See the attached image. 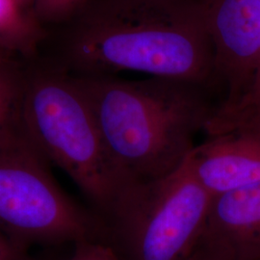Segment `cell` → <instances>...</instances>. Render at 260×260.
<instances>
[{
  "mask_svg": "<svg viewBox=\"0 0 260 260\" xmlns=\"http://www.w3.org/2000/svg\"><path fill=\"white\" fill-rule=\"evenodd\" d=\"M207 25L214 49L215 86L224 90L216 117L237 108L260 66V0H211Z\"/></svg>",
  "mask_w": 260,
  "mask_h": 260,
  "instance_id": "6",
  "label": "cell"
},
{
  "mask_svg": "<svg viewBox=\"0 0 260 260\" xmlns=\"http://www.w3.org/2000/svg\"><path fill=\"white\" fill-rule=\"evenodd\" d=\"M187 260H226L218 254L216 251H212L204 245H199L193 254Z\"/></svg>",
  "mask_w": 260,
  "mask_h": 260,
  "instance_id": "16",
  "label": "cell"
},
{
  "mask_svg": "<svg viewBox=\"0 0 260 260\" xmlns=\"http://www.w3.org/2000/svg\"><path fill=\"white\" fill-rule=\"evenodd\" d=\"M240 130L260 140V103L222 121L212 122L206 129L209 135Z\"/></svg>",
  "mask_w": 260,
  "mask_h": 260,
  "instance_id": "12",
  "label": "cell"
},
{
  "mask_svg": "<svg viewBox=\"0 0 260 260\" xmlns=\"http://www.w3.org/2000/svg\"><path fill=\"white\" fill-rule=\"evenodd\" d=\"M260 103V66L259 69H258V72L255 75V78H254V81L252 84V87H251V91L249 94L246 96V99L242 102L241 104L235 108L233 112H231L230 114L223 116V117H218V118H214V121H222L224 120L226 118H230L233 115L239 113V112L243 111V110H246L248 108H251L254 105H257Z\"/></svg>",
  "mask_w": 260,
  "mask_h": 260,
  "instance_id": "15",
  "label": "cell"
},
{
  "mask_svg": "<svg viewBox=\"0 0 260 260\" xmlns=\"http://www.w3.org/2000/svg\"><path fill=\"white\" fill-rule=\"evenodd\" d=\"M226 260H260V181L215 198L200 242Z\"/></svg>",
  "mask_w": 260,
  "mask_h": 260,
  "instance_id": "8",
  "label": "cell"
},
{
  "mask_svg": "<svg viewBox=\"0 0 260 260\" xmlns=\"http://www.w3.org/2000/svg\"><path fill=\"white\" fill-rule=\"evenodd\" d=\"M197 1H201L203 3H205V4H208V3L211 2V0H197Z\"/></svg>",
  "mask_w": 260,
  "mask_h": 260,
  "instance_id": "18",
  "label": "cell"
},
{
  "mask_svg": "<svg viewBox=\"0 0 260 260\" xmlns=\"http://www.w3.org/2000/svg\"><path fill=\"white\" fill-rule=\"evenodd\" d=\"M207 4L90 0L70 19L66 59L76 75L136 72L216 89Z\"/></svg>",
  "mask_w": 260,
  "mask_h": 260,
  "instance_id": "1",
  "label": "cell"
},
{
  "mask_svg": "<svg viewBox=\"0 0 260 260\" xmlns=\"http://www.w3.org/2000/svg\"><path fill=\"white\" fill-rule=\"evenodd\" d=\"M7 53H8V52H7L6 50H4L2 47H0V64H2V63H6V62H9Z\"/></svg>",
  "mask_w": 260,
  "mask_h": 260,
  "instance_id": "17",
  "label": "cell"
},
{
  "mask_svg": "<svg viewBox=\"0 0 260 260\" xmlns=\"http://www.w3.org/2000/svg\"><path fill=\"white\" fill-rule=\"evenodd\" d=\"M19 117L0 130V232L29 247L106 240V225L56 182Z\"/></svg>",
  "mask_w": 260,
  "mask_h": 260,
  "instance_id": "4",
  "label": "cell"
},
{
  "mask_svg": "<svg viewBox=\"0 0 260 260\" xmlns=\"http://www.w3.org/2000/svg\"><path fill=\"white\" fill-rule=\"evenodd\" d=\"M42 37L41 22L27 0H0V47L28 55Z\"/></svg>",
  "mask_w": 260,
  "mask_h": 260,
  "instance_id": "9",
  "label": "cell"
},
{
  "mask_svg": "<svg viewBox=\"0 0 260 260\" xmlns=\"http://www.w3.org/2000/svg\"><path fill=\"white\" fill-rule=\"evenodd\" d=\"M24 79L10 62L0 64V130L19 117Z\"/></svg>",
  "mask_w": 260,
  "mask_h": 260,
  "instance_id": "10",
  "label": "cell"
},
{
  "mask_svg": "<svg viewBox=\"0 0 260 260\" xmlns=\"http://www.w3.org/2000/svg\"><path fill=\"white\" fill-rule=\"evenodd\" d=\"M19 123L38 150L74 180L105 221L127 184L108 157L93 112L73 76L39 73L25 77Z\"/></svg>",
  "mask_w": 260,
  "mask_h": 260,
  "instance_id": "3",
  "label": "cell"
},
{
  "mask_svg": "<svg viewBox=\"0 0 260 260\" xmlns=\"http://www.w3.org/2000/svg\"><path fill=\"white\" fill-rule=\"evenodd\" d=\"M90 0H30L37 19L42 21L70 20Z\"/></svg>",
  "mask_w": 260,
  "mask_h": 260,
  "instance_id": "11",
  "label": "cell"
},
{
  "mask_svg": "<svg viewBox=\"0 0 260 260\" xmlns=\"http://www.w3.org/2000/svg\"><path fill=\"white\" fill-rule=\"evenodd\" d=\"M28 248L0 232V260H33Z\"/></svg>",
  "mask_w": 260,
  "mask_h": 260,
  "instance_id": "14",
  "label": "cell"
},
{
  "mask_svg": "<svg viewBox=\"0 0 260 260\" xmlns=\"http://www.w3.org/2000/svg\"><path fill=\"white\" fill-rule=\"evenodd\" d=\"M186 163L212 199L260 181V140L240 130L211 135Z\"/></svg>",
  "mask_w": 260,
  "mask_h": 260,
  "instance_id": "7",
  "label": "cell"
},
{
  "mask_svg": "<svg viewBox=\"0 0 260 260\" xmlns=\"http://www.w3.org/2000/svg\"><path fill=\"white\" fill-rule=\"evenodd\" d=\"M212 201L185 161L167 177L123 188L105 220L106 242L123 260H187Z\"/></svg>",
  "mask_w": 260,
  "mask_h": 260,
  "instance_id": "5",
  "label": "cell"
},
{
  "mask_svg": "<svg viewBox=\"0 0 260 260\" xmlns=\"http://www.w3.org/2000/svg\"><path fill=\"white\" fill-rule=\"evenodd\" d=\"M28 2H29V3H30V0H27ZM30 5H31V4H30Z\"/></svg>",
  "mask_w": 260,
  "mask_h": 260,
  "instance_id": "19",
  "label": "cell"
},
{
  "mask_svg": "<svg viewBox=\"0 0 260 260\" xmlns=\"http://www.w3.org/2000/svg\"><path fill=\"white\" fill-rule=\"evenodd\" d=\"M103 147L126 184L153 181L181 167L219 109L208 86L150 76L75 75Z\"/></svg>",
  "mask_w": 260,
  "mask_h": 260,
  "instance_id": "2",
  "label": "cell"
},
{
  "mask_svg": "<svg viewBox=\"0 0 260 260\" xmlns=\"http://www.w3.org/2000/svg\"><path fill=\"white\" fill-rule=\"evenodd\" d=\"M66 260H123L110 244L102 240H83Z\"/></svg>",
  "mask_w": 260,
  "mask_h": 260,
  "instance_id": "13",
  "label": "cell"
}]
</instances>
